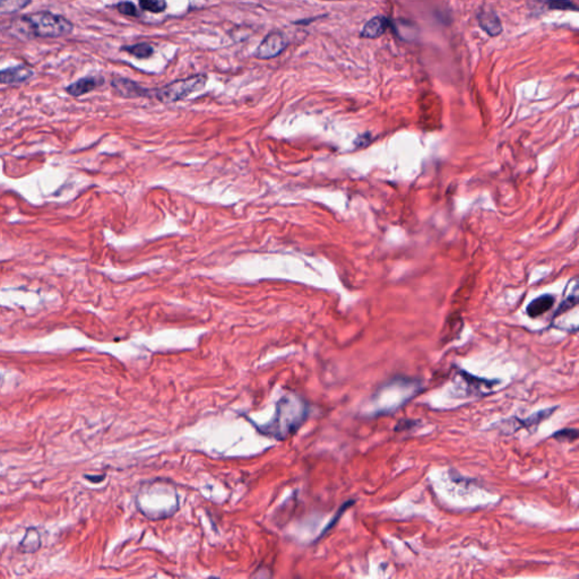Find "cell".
<instances>
[{
	"label": "cell",
	"instance_id": "obj_1",
	"mask_svg": "<svg viewBox=\"0 0 579 579\" xmlns=\"http://www.w3.org/2000/svg\"><path fill=\"white\" fill-rule=\"evenodd\" d=\"M307 416L308 405L305 400L296 394H287L277 402L273 418L266 425L257 427V429L265 436L284 440L298 431Z\"/></svg>",
	"mask_w": 579,
	"mask_h": 579
},
{
	"label": "cell",
	"instance_id": "obj_2",
	"mask_svg": "<svg viewBox=\"0 0 579 579\" xmlns=\"http://www.w3.org/2000/svg\"><path fill=\"white\" fill-rule=\"evenodd\" d=\"M136 502L139 509L151 520H161L174 515L179 507L176 489L169 482H148L141 488Z\"/></svg>",
	"mask_w": 579,
	"mask_h": 579
},
{
	"label": "cell",
	"instance_id": "obj_3",
	"mask_svg": "<svg viewBox=\"0 0 579 579\" xmlns=\"http://www.w3.org/2000/svg\"><path fill=\"white\" fill-rule=\"evenodd\" d=\"M10 29L26 38H61L70 35L74 26L63 16L39 12L21 16L12 23Z\"/></svg>",
	"mask_w": 579,
	"mask_h": 579
},
{
	"label": "cell",
	"instance_id": "obj_4",
	"mask_svg": "<svg viewBox=\"0 0 579 579\" xmlns=\"http://www.w3.org/2000/svg\"><path fill=\"white\" fill-rule=\"evenodd\" d=\"M207 82V76L199 74V75L190 76L187 79H178L174 82L163 86V88L151 92L150 96H154L159 101L163 103H172V102L181 101L189 95L202 90Z\"/></svg>",
	"mask_w": 579,
	"mask_h": 579
},
{
	"label": "cell",
	"instance_id": "obj_5",
	"mask_svg": "<svg viewBox=\"0 0 579 579\" xmlns=\"http://www.w3.org/2000/svg\"><path fill=\"white\" fill-rule=\"evenodd\" d=\"M287 47L285 35L280 31H273L265 37L255 52V57L261 60L272 59L282 54Z\"/></svg>",
	"mask_w": 579,
	"mask_h": 579
},
{
	"label": "cell",
	"instance_id": "obj_6",
	"mask_svg": "<svg viewBox=\"0 0 579 579\" xmlns=\"http://www.w3.org/2000/svg\"><path fill=\"white\" fill-rule=\"evenodd\" d=\"M112 88L123 98H145L151 94L150 90H146L134 81L120 76H116L112 79Z\"/></svg>",
	"mask_w": 579,
	"mask_h": 579
},
{
	"label": "cell",
	"instance_id": "obj_7",
	"mask_svg": "<svg viewBox=\"0 0 579 579\" xmlns=\"http://www.w3.org/2000/svg\"><path fill=\"white\" fill-rule=\"evenodd\" d=\"M104 84V77L101 75L85 76L83 79L76 81L70 85L67 86L66 92L68 94L75 98L88 94L90 92L94 91L96 88Z\"/></svg>",
	"mask_w": 579,
	"mask_h": 579
},
{
	"label": "cell",
	"instance_id": "obj_8",
	"mask_svg": "<svg viewBox=\"0 0 579 579\" xmlns=\"http://www.w3.org/2000/svg\"><path fill=\"white\" fill-rule=\"evenodd\" d=\"M34 76V72L24 65L0 70V84H17L26 82Z\"/></svg>",
	"mask_w": 579,
	"mask_h": 579
},
{
	"label": "cell",
	"instance_id": "obj_9",
	"mask_svg": "<svg viewBox=\"0 0 579 579\" xmlns=\"http://www.w3.org/2000/svg\"><path fill=\"white\" fill-rule=\"evenodd\" d=\"M481 29L492 38L502 33V24L497 14L492 10H482L478 15Z\"/></svg>",
	"mask_w": 579,
	"mask_h": 579
},
{
	"label": "cell",
	"instance_id": "obj_10",
	"mask_svg": "<svg viewBox=\"0 0 579 579\" xmlns=\"http://www.w3.org/2000/svg\"><path fill=\"white\" fill-rule=\"evenodd\" d=\"M389 26V21L385 16H376L365 23L361 31V38L363 39H378L387 31Z\"/></svg>",
	"mask_w": 579,
	"mask_h": 579
},
{
	"label": "cell",
	"instance_id": "obj_11",
	"mask_svg": "<svg viewBox=\"0 0 579 579\" xmlns=\"http://www.w3.org/2000/svg\"><path fill=\"white\" fill-rule=\"evenodd\" d=\"M553 303L554 296H551V294L538 296L527 305L526 314L532 318H536V317H540L545 312H548L552 308Z\"/></svg>",
	"mask_w": 579,
	"mask_h": 579
},
{
	"label": "cell",
	"instance_id": "obj_12",
	"mask_svg": "<svg viewBox=\"0 0 579 579\" xmlns=\"http://www.w3.org/2000/svg\"><path fill=\"white\" fill-rule=\"evenodd\" d=\"M462 377V380L467 384V388H472L474 391L480 392L487 391V389H491L494 385L497 384V381L488 380V379H481V378L474 377V376L469 375L466 372H462L460 374Z\"/></svg>",
	"mask_w": 579,
	"mask_h": 579
},
{
	"label": "cell",
	"instance_id": "obj_13",
	"mask_svg": "<svg viewBox=\"0 0 579 579\" xmlns=\"http://www.w3.org/2000/svg\"><path fill=\"white\" fill-rule=\"evenodd\" d=\"M32 0H0V15L15 14L29 6Z\"/></svg>",
	"mask_w": 579,
	"mask_h": 579
},
{
	"label": "cell",
	"instance_id": "obj_14",
	"mask_svg": "<svg viewBox=\"0 0 579 579\" xmlns=\"http://www.w3.org/2000/svg\"><path fill=\"white\" fill-rule=\"evenodd\" d=\"M557 409V407H552V409H541V411H538V412L534 413L532 416H529L526 420H518L520 421V427H526V428H531V427H538L541 422L545 421V420L549 419L552 414H553L554 411Z\"/></svg>",
	"mask_w": 579,
	"mask_h": 579
},
{
	"label": "cell",
	"instance_id": "obj_15",
	"mask_svg": "<svg viewBox=\"0 0 579 579\" xmlns=\"http://www.w3.org/2000/svg\"><path fill=\"white\" fill-rule=\"evenodd\" d=\"M123 50L127 51V52H130V54H132L134 57L141 58V59L150 58L152 54H153V52H154L153 47H152L151 44L148 43H139L134 44V45H127V47L123 48Z\"/></svg>",
	"mask_w": 579,
	"mask_h": 579
},
{
	"label": "cell",
	"instance_id": "obj_16",
	"mask_svg": "<svg viewBox=\"0 0 579 579\" xmlns=\"http://www.w3.org/2000/svg\"><path fill=\"white\" fill-rule=\"evenodd\" d=\"M139 6L150 13H162L167 8L165 0H139Z\"/></svg>",
	"mask_w": 579,
	"mask_h": 579
},
{
	"label": "cell",
	"instance_id": "obj_17",
	"mask_svg": "<svg viewBox=\"0 0 579 579\" xmlns=\"http://www.w3.org/2000/svg\"><path fill=\"white\" fill-rule=\"evenodd\" d=\"M547 6L551 10H570L577 12L578 7L571 0H547Z\"/></svg>",
	"mask_w": 579,
	"mask_h": 579
},
{
	"label": "cell",
	"instance_id": "obj_18",
	"mask_svg": "<svg viewBox=\"0 0 579 579\" xmlns=\"http://www.w3.org/2000/svg\"><path fill=\"white\" fill-rule=\"evenodd\" d=\"M554 439L558 441H567V443H573L577 440L578 438V431L576 429H562L560 431H557L553 434Z\"/></svg>",
	"mask_w": 579,
	"mask_h": 579
},
{
	"label": "cell",
	"instance_id": "obj_19",
	"mask_svg": "<svg viewBox=\"0 0 579 579\" xmlns=\"http://www.w3.org/2000/svg\"><path fill=\"white\" fill-rule=\"evenodd\" d=\"M116 10H118L119 13L123 14V15L132 16V17H137V16L139 15V10L136 8L135 5L130 3V1H123V3H119L116 5Z\"/></svg>",
	"mask_w": 579,
	"mask_h": 579
},
{
	"label": "cell",
	"instance_id": "obj_20",
	"mask_svg": "<svg viewBox=\"0 0 579 579\" xmlns=\"http://www.w3.org/2000/svg\"><path fill=\"white\" fill-rule=\"evenodd\" d=\"M576 305L577 296L576 294H571V296H568V299L565 300L564 303H561L560 307H559V309L557 310L556 317L560 315V314H564L565 312L569 310V309L573 308V307H575Z\"/></svg>",
	"mask_w": 579,
	"mask_h": 579
},
{
	"label": "cell",
	"instance_id": "obj_21",
	"mask_svg": "<svg viewBox=\"0 0 579 579\" xmlns=\"http://www.w3.org/2000/svg\"><path fill=\"white\" fill-rule=\"evenodd\" d=\"M353 504H354V501H347V504H344L343 506L341 507L340 509H338V511H337L336 516L334 517V520H332V522H329V524H328L327 527L325 529L324 532H323V536H324L325 533L327 532L328 529H332V527H333L334 524H335V522H336L337 520H340L341 515H342V514H343L344 511H345V510L347 509V508H349V506H352Z\"/></svg>",
	"mask_w": 579,
	"mask_h": 579
},
{
	"label": "cell",
	"instance_id": "obj_22",
	"mask_svg": "<svg viewBox=\"0 0 579 579\" xmlns=\"http://www.w3.org/2000/svg\"><path fill=\"white\" fill-rule=\"evenodd\" d=\"M324 1H341V0H324Z\"/></svg>",
	"mask_w": 579,
	"mask_h": 579
}]
</instances>
